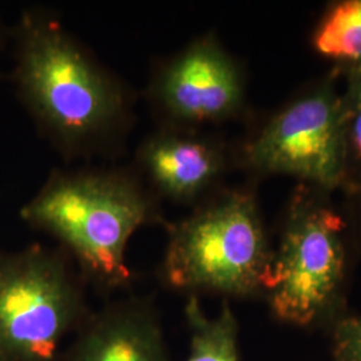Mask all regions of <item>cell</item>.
<instances>
[{
	"instance_id": "1",
	"label": "cell",
	"mask_w": 361,
	"mask_h": 361,
	"mask_svg": "<svg viewBox=\"0 0 361 361\" xmlns=\"http://www.w3.org/2000/svg\"><path fill=\"white\" fill-rule=\"evenodd\" d=\"M10 42L16 97L59 154L73 161L122 150L134 125V94L59 16L26 7Z\"/></svg>"
},
{
	"instance_id": "2",
	"label": "cell",
	"mask_w": 361,
	"mask_h": 361,
	"mask_svg": "<svg viewBox=\"0 0 361 361\" xmlns=\"http://www.w3.org/2000/svg\"><path fill=\"white\" fill-rule=\"evenodd\" d=\"M19 217L56 240L85 283L104 293L135 281L126 258L134 233L166 224L158 197L134 168L52 170Z\"/></svg>"
},
{
	"instance_id": "3",
	"label": "cell",
	"mask_w": 361,
	"mask_h": 361,
	"mask_svg": "<svg viewBox=\"0 0 361 361\" xmlns=\"http://www.w3.org/2000/svg\"><path fill=\"white\" fill-rule=\"evenodd\" d=\"M158 268L162 285L197 296L212 292L246 298L264 293L271 252L255 195L224 194L178 222H166Z\"/></svg>"
},
{
	"instance_id": "4",
	"label": "cell",
	"mask_w": 361,
	"mask_h": 361,
	"mask_svg": "<svg viewBox=\"0 0 361 361\" xmlns=\"http://www.w3.org/2000/svg\"><path fill=\"white\" fill-rule=\"evenodd\" d=\"M85 280L63 249H0V361H62L91 313Z\"/></svg>"
},
{
	"instance_id": "5",
	"label": "cell",
	"mask_w": 361,
	"mask_h": 361,
	"mask_svg": "<svg viewBox=\"0 0 361 361\" xmlns=\"http://www.w3.org/2000/svg\"><path fill=\"white\" fill-rule=\"evenodd\" d=\"M343 231V219L331 209L297 197L264 283L276 319L307 326L335 310L345 276Z\"/></svg>"
},
{
	"instance_id": "6",
	"label": "cell",
	"mask_w": 361,
	"mask_h": 361,
	"mask_svg": "<svg viewBox=\"0 0 361 361\" xmlns=\"http://www.w3.org/2000/svg\"><path fill=\"white\" fill-rule=\"evenodd\" d=\"M345 118L344 104L334 91L317 90L274 116L246 145V165L334 189L348 168Z\"/></svg>"
},
{
	"instance_id": "7",
	"label": "cell",
	"mask_w": 361,
	"mask_h": 361,
	"mask_svg": "<svg viewBox=\"0 0 361 361\" xmlns=\"http://www.w3.org/2000/svg\"><path fill=\"white\" fill-rule=\"evenodd\" d=\"M146 98L162 128L192 130L235 116L244 104V79L217 38L207 34L157 65Z\"/></svg>"
},
{
	"instance_id": "8",
	"label": "cell",
	"mask_w": 361,
	"mask_h": 361,
	"mask_svg": "<svg viewBox=\"0 0 361 361\" xmlns=\"http://www.w3.org/2000/svg\"><path fill=\"white\" fill-rule=\"evenodd\" d=\"M62 361H171L154 297L129 295L91 310Z\"/></svg>"
},
{
	"instance_id": "9",
	"label": "cell",
	"mask_w": 361,
	"mask_h": 361,
	"mask_svg": "<svg viewBox=\"0 0 361 361\" xmlns=\"http://www.w3.org/2000/svg\"><path fill=\"white\" fill-rule=\"evenodd\" d=\"M134 166L158 200L190 204L214 185L226 162L217 143L192 130L159 126L140 143Z\"/></svg>"
},
{
	"instance_id": "10",
	"label": "cell",
	"mask_w": 361,
	"mask_h": 361,
	"mask_svg": "<svg viewBox=\"0 0 361 361\" xmlns=\"http://www.w3.org/2000/svg\"><path fill=\"white\" fill-rule=\"evenodd\" d=\"M183 312L190 338L186 361H240L238 323L228 301L209 317L198 296H189Z\"/></svg>"
},
{
	"instance_id": "11",
	"label": "cell",
	"mask_w": 361,
	"mask_h": 361,
	"mask_svg": "<svg viewBox=\"0 0 361 361\" xmlns=\"http://www.w3.org/2000/svg\"><path fill=\"white\" fill-rule=\"evenodd\" d=\"M317 51L337 61L361 62V0L335 6L314 35Z\"/></svg>"
},
{
	"instance_id": "12",
	"label": "cell",
	"mask_w": 361,
	"mask_h": 361,
	"mask_svg": "<svg viewBox=\"0 0 361 361\" xmlns=\"http://www.w3.org/2000/svg\"><path fill=\"white\" fill-rule=\"evenodd\" d=\"M335 361H361V317L340 319L334 329Z\"/></svg>"
},
{
	"instance_id": "13",
	"label": "cell",
	"mask_w": 361,
	"mask_h": 361,
	"mask_svg": "<svg viewBox=\"0 0 361 361\" xmlns=\"http://www.w3.org/2000/svg\"><path fill=\"white\" fill-rule=\"evenodd\" d=\"M345 109V107H344ZM345 150L349 157L361 164V109L345 111Z\"/></svg>"
},
{
	"instance_id": "14",
	"label": "cell",
	"mask_w": 361,
	"mask_h": 361,
	"mask_svg": "<svg viewBox=\"0 0 361 361\" xmlns=\"http://www.w3.org/2000/svg\"><path fill=\"white\" fill-rule=\"evenodd\" d=\"M345 111L361 109V62L353 66L349 78L348 92L343 101Z\"/></svg>"
},
{
	"instance_id": "15",
	"label": "cell",
	"mask_w": 361,
	"mask_h": 361,
	"mask_svg": "<svg viewBox=\"0 0 361 361\" xmlns=\"http://www.w3.org/2000/svg\"><path fill=\"white\" fill-rule=\"evenodd\" d=\"M10 42V27L6 26L1 15H0V55L3 50L6 49V46Z\"/></svg>"
}]
</instances>
